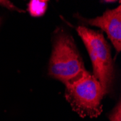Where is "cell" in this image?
<instances>
[{
    "mask_svg": "<svg viewBox=\"0 0 121 121\" xmlns=\"http://www.w3.org/2000/svg\"><path fill=\"white\" fill-rule=\"evenodd\" d=\"M87 73L71 36L60 28L54 33L49 75L65 86L81 79Z\"/></svg>",
    "mask_w": 121,
    "mask_h": 121,
    "instance_id": "6da1fadb",
    "label": "cell"
},
{
    "mask_svg": "<svg viewBox=\"0 0 121 121\" xmlns=\"http://www.w3.org/2000/svg\"><path fill=\"white\" fill-rule=\"evenodd\" d=\"M89 54L93 66V75L102 86L106 94L110 93L114 80V66L109 43L102 33L78 26L76 28Z\"/></svg>",
    "mask_w": 121,
    "mask_h": 121,
    "instance_id": "7a4b0ae2",
    "label": "cell"
},
{
    "mask_svg": "<svg viewBox=\"0 0 121 121\" xmlns=\"http://www.w3.org/2000/svg\"><path fill=\"white\" fill-rule=\"evenodd\" d=\"M65 87V99L81 117L93 118L101 115L102 100L107 94L94 75L87 72L83 78Z\"/></svg>",
    "mask_w": 121,
    "mask_h": 121,
    "instance_id": "3957f363",
    "label": "cell"
},
{
    "mask_svg": "<svg viewBox=\"0 0 121 121\" xmlns=\"http://www.w3.org/2000/svg\"><path fill=\"white\" fill-rule=\"evenodd\" d=\"M86 24L97 26L104 31L111 41L116 52L121 50V6L113 9H107L102 16L94 19H85L79 17Z\"/></svg>",
    "mask_w": 121,
    "mask_h": 121,
    "instance_id": "277c9868",
    "label": "cell"
},
{
    "mask_svg": "<svg viewBox=\"0 0 121 121\" xmlns=\"http://www.w3.org/2000/svg\"><path fill=\"white\" fill-rule=\"evenodd\" d=\"M48 1L31 0L28 4V10L33 17H41L44 15L47 9Z\"/></svg>",
    "mask_w": 121,
    "mask_h": 121,
    "instance_id": "5b68a950",
    "label": "cell"
},
{
    "mask_svg": "<svg viewBox=\"0 0 121 121\" xmlns=\"http://www.w3.org/2000/svg\"><path fill=\"white\" fill-rule=\"evenodd\" d=\"M109 119L110 121H121V105L120 101L112 110L109 115Z\"/></svg>",
    "mask_w": 121,
    "mask_h": 121,
    "instance_id": "8992f818",
    "label": "cell"
},
{
    "mask_svg": "<svg viewBox=\"0 0 121 121\" xmlns=\"http://www.w3.org/2000/svg\"><path fill=\"white\" fill-rule=\"evenodd\" d=\"M0 6L4 7L11 11H17V12L22 13H26L25 10L17 7L13 2H11L10 1H7V0H0Z\"/></svg>",
    "mask_w": 121,
    "mask_h": 121,
    "instance_id": "52a82bcc",
    "label": "cell"
},
{
    "mask_svg": "<svg viewBox=\"0 0 121 121\" xmlns=\"http://www.w3.org/2000/svg\"><path fill=\"white\" fill-rule=\"evenodd\" d=\"M1 20H2V19H1V17H0V23H1Z\"/></svg>",
    "mask_w": 121,
    "mask_h": 121,
    "instance_id": "ba28073f",
    "label": "cell"
}]
</instances>
